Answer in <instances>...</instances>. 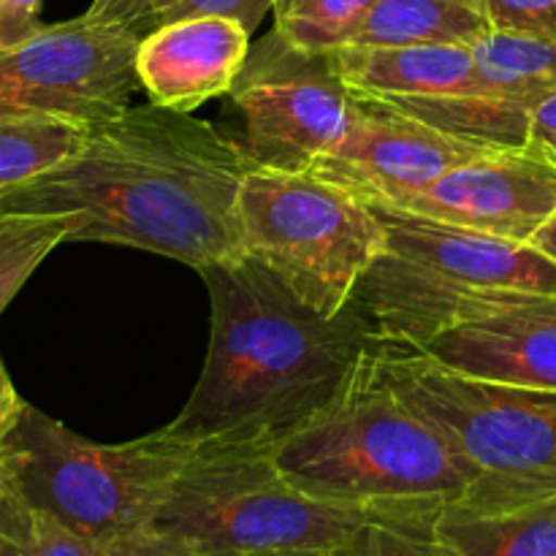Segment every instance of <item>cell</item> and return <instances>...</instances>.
Returning a JSON list of instances; mask_svg holds the SVG:
<instances>
[{
    "instance_id": "obj_15",
    "label": "cell",
    "mask_w": 556,
    "mask_h": 556,
    "mask_svg": "<svg viewBox=\"0 0 556 556\" xmlns=\"http://www.w3.org/2000/svg\"><path fill=\"white\" fill-rule=\"evenodd\" d=\"M331 58L353 96L367 101L391 103L483 90L476 52L467 43L340 47Z\"/></svg>"
},
{
    "instance_id": "obj_11",
    "label": "cell",
    "mask_w": 556,
    "mask_h": 556,
    "mask_svg": "<svg viewBox=\"0 0 556 556\" xmlns=\"http://www.w3.org/2000/svg\"><path fill=\"white\" fill-rule=\"evenodd\" d=\"M391 206L467 231L532 244L556 215V163L535 147L494 150L448 168Z\"/></svg>"
},
{
    "instance_id": "obj_32",
    "label": "cell",
    "mask_w": 556,
    "mask_h": 556,
    "mask_svg": "<svg viewBox=\"0 0 556 556\" xmlns=\"http://www.w3.org/2000/svg\"><path fill=\"white\" fill-rule=\"evenodd\" d=\"M22 405H25V400L16 394L14 383H11L9 369H5L3 358H0V445H3L5 434L11 432V427H14L16 418H20Z\"/></svg>"
},
{
    "instance_id": "obj_20",
    "label": "cell",
    "mask_w": 556,
    "mask_h": 556,
    "mask_svg": "<svg viewBox=\"0 0 556 556\" xmlns=\"http://www.w3.org/2000/svg\"><path fill=\"white\" fill-rule=\"evenodd\" d=\"M87 125L63 117H0V193L60 166L90 139Z\"/></svg>"
},
{
    "instance_id": "obj_12",
    "label": "cell",
    "mask_w": 556,
    "mask_h": 556,
    "mask_svg": "<svg viewBox=\"0 0 556 556\" xmlns=\"http://www.w3.org/2000/svg\"><path fill=\"white\" fill-rule=\"evenodd\" d=\"M486 152L494 150L454 139L389 103L358 98L345 139L309 172L369 204H396Z\"/></svg>"
},
{
    "instance_id": "obj_14",
    "label": "cell",
    "mask_w": 556,
    "mask_h": 556,
    "mask_svg": "<svg viewBox=\"0 0 556 556\" xmlns=\"http://www.w3.org/2000/svg\"><path fill=\"white\" fill-rule=\"evenodd\" d=\"M250 36L228 16H185L152 27L136 49L139 87L157 106L193 114L231 92L253 47Z\"/></svg>"
},
{
    "instance_id": "obj_3",
    "label": "cell",
    "mask_w": 556,
    "mask_h": 556,
    "mask_svg": "<svg viewBox=\"0 0 556 556\" xmlns=\"http://www.w3.org/2000/svg\"><path fill=\"white\" fill-rule=\"evenodd\" d=\"M380 342L334 400L271 456L302 492L372 516H434L459 503L467 476L443 434L386 380Z\"/></svg>"
},
{
    "instance_id": "obj_25",
    "label": "cell",
    "mask_w": 556,
    "mask_h": 556,
    "mask_svg": "<svg viewBox=\"0 0 556 556\" xmlns=\"http://www.w3.org/2000/svg\"><path fill=\"white\" fill-rule=\"evenodd\" d=\"M492 30L556 38V0H486Z\"/></svg>"
},
{
    "instance_id": "obj_21",
    "label": "cell",
    "mask_w": 556,
    "mask_h": 556,
    "mask_svg": "<svg viewBox=\"0 0 556 556\" xmlns=\"http://www.w3.org/2000/svg\"><path fill=\"white\" fill-rule=\"evenodd\" d=\"M74 226L76 217L71 215L0 206V313L47 261V255L68 242Z\"/></svg>"
},
{
    "instance_id": "obj_7",
    "label": "cell",
    "mask_w": 556,
    "mask_h": 556,
    "mask_svg": "<svg viewBox=\"0 0 556 556\" xmlns=\"http://www.w3.org/2000/svg\"><path fill=\"white\" fill-rule=\"evenodd\" d=\"M372 514L293 486L264 443L199 445L152 530L201 556H318Z\"/></svg>"
},
{
    "instance_id": "obj_1",
    "label": "cell",
    "mask_w": 556,
    "mask_h": 556,
    "mask_svg": "<svg viewBox=\"0 0 556 556\" xmlns=\"http://www.w3.org/2000/svg\"><path fill=\"white\" fill-rule=\"evenodd\" d=\"M255 163L206 119L144 103L76 155L0 193L3 210L76 217L68 242L147 250L201 271L244 258L239 188Z\"/></svg>"
},
{
    "instance_id": "obj_6",
    "label": "cell",
    "mask_w": 556,
    "mask_h": 556,
    "mask_svg": "<svg viewBox=\"0 0 556 556\" xmlns=\"http://www.w3.org/2000/svg\"><path fill=\"white\" fill-rule=\"evenodd\" d=\"M0 454L27 510L106 546L152 525L193 448L163 429L130 443H96L25 402Z\"/></svg>"
},
{
    "instance_id": "obj_28",
    "label": "cell",
    "mask_w": 556,
    "mask_h": 556,
    "mask_svg": "<svg viewBox=\"0 0 556 556\" xmlns=\"http://www.w3.org/2000/svg\"><path fill=\"white\" fill-rule=\"evenodd\" d=\"M43 0H0V49L27 41L43 27Z\"/></svg>"
},
{
    "instance_id": "obj_18",
    "label": "cell",
    "mask_w": 556,
    "mask_h": 556,
    "mask_svg": "<svg viewBox=\"0 0 556 556\" xmlns=\"http://www.w3.org/2000/svg\"><path fill=\"white\" fill-rule=\"evenodd\" d=\"M383 103V101H380ZM389 106L486 150H525L530 147L532 112L510 98L489 90L454 92V96L391 101Z\"/></svg>"
},
{
    "instance_id": "obj_5",
    "label": "cell",
    "mask_w": 556,
    "mask_h": 556,
    "mask_svg": "<svg viewBox=\"0 0 556 556\" xmlns=\"http://www.w3.org/2000/svg\"><path fill=\"white\" fill-rule=\"evenodd\" d=\"M369 206L383 223L386 244L358 282L356 302L383 342L427 348L470 309L525 293H556V261L535 244L391 204Z\"/></svg>"
},
{
    "instance_id": "obj_29",
    "label": "cell",
    "mask_w": 556,
    "mask_h": 556,
    "mask_svg": "<svg viewBox=\"0 0 556 556\" xmlns=\"http://www.w3.org/2000/svg\"><path fill=\"white\" fill-rule=\"evenodd\" d=\"M147 14H150V0H92L90 9L85 11L87 20L134 27L141 36L147 33Z\"/></svg>"
},
{
    "instance_id": "obj_22",
    "label": "cell",
    "mask_w": 556,
    "mask_h": 556,
    "mask_svg": "<svg viewBox=\"0 0 556 556\" xmlns=\"http://www.w3.org/2000/svg\"><path fill=\"white\" fill-rule=\"evenodd\" d=\"M378 0H275V30L307 52H334L362 30Z\"/></svg>"
},
{
    "instance_id": "obj_30",
    "label": "cell",
    "mask_w": 556,
    "mask_h": 556,
    "mask_svg": "<svg viewBox=\"0 0 556 556\" xmlns=\"http://www.w3.org/2000/svg\"><path fill=\"white\" fill-rule=\"evenodd\" d=\"M530 147L556 163V92L532 112Z\"/></svg>"
},
{
    "instance_id": "obj_34",
    "label": "cell",
    "mask_w": 556,
    "mask_h": 556,
    "mask_svg": "<svg viewBox=\"0 0 556 556\" xmlns=\"http://www.w3.org/2000/svg\"><path fill=\"white\" fill-rule=\"evenodd\" d=\"M532 244H535L538 250H543V253H546L548 258L556 261V215L546 223V226L541 228V233H538V237L532 239Z\"/></svg>"
},
{
    "instance_id": "obj_13",
    "label": "cell",
    "mask_w": 556,
    "mask_h": 556,
    "mask_svg": "<svg viewBox=\"0 0 556 556\" xmlns=\"http://www.w3.org/2000/svg\"><path fill=\"white\" fill-rule=\"evenodd\" d=\"M421 351L462 372L556 391V293L470 309Z\"/></svg>"
},
{
    "instance_id": "obj_26",
    "label": "cell",
    "mask_w": 556,
    "mask_h": 556,
    "mask_svg": "<svg viewBox=\"0 0 556 556\" xmlns=\"http://www.w3.org/2000/svg\"><path fill=\"white\" fill-rule=\"evenodd\" d=\"M27 556H101V546L68 530L52 516L30 510Z\"/></svg>"
},
{
    "instance_id": "obj_4",
    "label": "cell",
    "mask_w": 556,
    "mask_h": 556,
    "mask_svg": "<svg viewBox=\"0 0 556 556\" xmlns=\"http://www.w3.org/2000/svg\"><path fill=\"white\" fill-rule=\"evenodd\" d=\"M380 369L459 459V508L514 510L556 500V391L481 378L421 348L380 340Z\"/></svg>"
},
{
    "instance_id": "obj_10",
    "label": "cell",
    "mask_w": 556,
    "mask_h": 556,
    "mask_svg": "<svg viewBox=\"0 0 556 556\" xmlns=\"http://www.w3.org/2000/svg\"><path fill=\"white\" fill-rule=\"evenodd\" d=\"M141 33L76 20L0 49V117H63L96 128L130 106Z\"/></svg>"
},
{
    "instance_id": "obj_33",
    "label": "cell",
    "mask_w": 556,
    "mask_h": 556,
    "mask_svg": "<svg viewBox=\"0 0 556 556\" xmlns=\"http://www.w3.org/2000/svg\"><path fill=\"white\" fill-rule=\"evenodd\" d=\"M22 510L27 508L22 505V500L16 497L14 483H11V472L9 467H5L3 454H0V519H5V516H16L22 514Z\"/></svg>"
},
{
    "instance_id": "obj_35",
    "label": "cell",
    "mask_w": 556,
    "mask_h": 556,
    "mask_svg": "<svg viewBox=\"0 0 556 556\" xmlns=\"http://www.w3.org/2000/svg\"><path fill=\"white\" fill-rule=\"evenodd\" d=\"M318 556H320V554H318Z\"/></svg>"
},
{
    "instance_id": "obj_24",
    "label": "cell",
    "mask_w": 556,
    "mask_h": 556,
    "mask_svg": "<svg viewBox=\"0 0 556 556\" xmlns=\"http://www.w3.org/2000/svg\"><path fill=\"white\" fill-rule=\"evenodd\" d=\"M275 0H150L147 30L185 16H228L237 20L248 33L258 30L266 14H271Z\"/></svg>"
},
{
    "instance_id": "obj_31",
    "label": "cell",
    "mask_w": 556,
    "mask_h": 556,
    "mask_svg": "<svg viewBox=\"0 0 556 556\" xmlns=\"http://www.w3.org/2000/svg\"><path fill=\"white\" fill-rule=\"evenodd\" d=\"M27 527L30 510L0 519V556H27Z\"/></svg>"
},
{
    "instance_id": "obj_8",
    "label": "cell",
    "mask_w": 556,
    "mask_h": 556,
    "mask_svg": "<svg viewBox=\"0 0 556 556\" xmlns=\"http://www.w3.org/2000/svg\"><path fill=\"white\" fill-rule=\"evenodd\" d=\"M244 258L320 315H340L386 244L378 212L315 172L253 166L239 188Z\"/></svg>"
},
{
    "instance_id": "obj_9",
    "label": "cell",
    "mask_w": 556,
    "mask_h": 556,
    "mask_svg": "<svg viewBox=\"0 0 556 556\" xmlns=\"http://www.w3.org/2000/svg\"><path fill=\"white\" fill-rule=\"evenodd\" d=\"M231 101L244 123V152L255 166L309 172L345 139L358 98L331 52H307L271 27L250 47Z\"/></svg>"
},
{
    "instance_id": "obj_2",
    "label": "cell",
    "mask_w": 556,
    "mask_h": 556,
    "mask_svg": "<svg viewBox=\"0 0 556 556\" xmlns=\"http://www.w3.org/2000/svg\"><path fill=\"white\" fill-rule=\"evenodd\" d=\"M210 291V351L193 394L163 427L177 443H264L324 410L380 342L353 299L320 315L250 258L199 271Z\"/></svg>"
},
{
    "instance_id": "obj_17",
    "label": "cell",
    "mask_w": 556,
    "mask_h": 556,
    "mask_svg": "<svg viewBox=\"0 0 556 556\" xmlns=\"http://www.w3.org/2000/svg\"><path fill=\"white\" fill-rule=\"evenodd\" d=\"M492 33L486 0H378L348 47L472 43Z\"/></svg>"
},
{
    "instance_id": "obj_27",
    "label": "cell",
    "mask_w": 556,
    "mask_h": 556,
    "mask_svg": "<svg viewBox=\"0 0 556 556\" xmlns=\"http://www.w3.org/2000/svg\"><path fill=\"white\" fill-rule=\"evenodd\" d=\"M101 556H201L185 543L163 535V532L144 527V530L128 532L117 541L101 546Z\"/></svg>"
},
{
    "instance_id": "obj_23",
    "label": "cell",
    "mask_w": 556,
    "mask_h": 556,
    "mask_svg": "<svg viewBox=\"0 0 556 556\" xmlns=\"http://www.w3.org/2000/svg\"><path fill=\"white\" fill-rule=\"evenodd\" d=\"M434 519L369 516L320 556H443L434 535Z\"/></svg>"
},
{
    "instance_id": "obj_19",
    "label": "cell",
    "mask_w": 556,
    "mask_h": 556,
    "mask_svg": "<svg viewBox=\"0 0 556 556\" xmlns=\"http://www.w3.org/2000/svg\"><path fill=\"white\" fill-rule=\"evenodd\" d=\"M483 90L535 112L556 92V38L492 30L472 43Z\"/></svg>"
},
{
    "instance_id": "obj_16",
    "label": "cell",
    "mask_w": 556,
    "mask_h": 556,
    "mask_svg": "<svg viewBox=\"0 0 556 556\" xmlns=\"http://www.w3.org/2000/svg\"><path fill=\"white\" fill-rule=\"evenodd\" d=\"M434 535L443 556H556V500L494 514L448 505Z\"/></svg>"
}]
</instances>
